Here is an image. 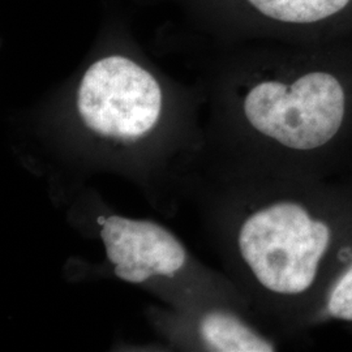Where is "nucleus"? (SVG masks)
Returning a JSON list of instances; mask_svg holds the SVG:
<instances>
[{
    "label": "nucleus",
    "mask_w": 352,
    "mask_h": 352,
    "mask_svg": "<svg viewBox=\"0 0 352 352\" xmlns=\"http://www.w3.org/2000/svg\"><path fill=\"white\" fill-rule=\"evenodd\" d=\"M228 41L314 43L352 37V0H179Z\"/></svg>",
    "instance_id": "4"
},
{
    "label": "nucleus",
    "mask_w": 352,
    "mask_h": 352,
    "mask_svg": "<svg viewBox=\"0 0 352 352\" xmlns=\"http://www.w3.org/2000/svg\"><path fill=\"white\" fill-rule=\"evenodd\" d=\"M327 308L331 317L352 321V265L330 289Z\"/></svg>",
    "instance_id": "7"
},
{
    "label": "nucleus",
    "mask_w": 352,
    "mask_h": 352,
    "mask_svg": "<svg viewBox=\"0 0 352 352\" xmlns=\"http://www.w3.org/2000/svg\"><path fill=\"white\" fill-rule=\"evenodd\" d=\"M200 336L205 346L218 352H270L274 346L226 312H212L202 317Z\"/></svg>",
    "instance_id": "6"
},
{
    "label": "nucleus",
    "mask_w": 352,
    "mask_h": 352,
    "mask_svg": "<svg viewBox=\"0 0 352 352\" xmlns=\"http://www.w3.org/2000/svg\"><path fill=\"white\" fill-rule=\"evenodd\" d=\"M71 107L78 124L101 139L138 141L162 124L168 107L164 82L120 21L102 29L97 50L76 80Z\"/></svg>",
    "instance_id": "2"
},
{
    "label": "nucleus",
    "mask_w": 352,
    "mask_h": 352,
    "mask_svg": "<svg viewBox=\"0 0 352 352\" xmlns=\"http://www.w3.org/2000/svg\"><path fill=\"white\" fill-rule=\"evenodd\" d=\"M331 230L298 202L266 205L239 228L238 248L244 264L265 289L300 295L315 283Z\"/></svg>",
    "instance_id": "3"
},
{
    "label": "nucleus",
    "mask_w": 352,
    "mask_h": 352,
    "mask_svg": "<svg viewBox=\"0 0 352 352\" xmlns=\"http://www.w3.org/2000/svg\"><path fill=\"white\" fill-rule=\"evenodd\" d=\"M100 221L107 260L124 282L140 285L154 276L173 277L187 261L182 243L158 223L120 215Z\"/></svg>",
    "instance_id": "5"
},
{
    "label": "nucleus",
    "mask_w": 352,
    "mask_h": 352,
    "mask_svg": "<svg viewBox=\"0 0 352 352\" xmlns=\"http://www.w3.org/2000/svg\"><path fill=\"white\" fill-rule=\"evenodd\" d=\"M351 38L251 51L232 90L244 124L292 151H315L338 136L351 113L352 84L338 68Z\"/></svg>",
    "instance_id": "1"
}]
</instances>
